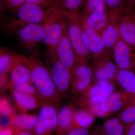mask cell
Returning <instances> with one entry per match:
<instances>
[{
	"label": "cell",
	"instance_id": "cell-34",
	"mask_svg": "<svg viewBox=\"0 0 135 135\" xmlns=\"http://www.w3.org/2000/svg\"><path fill=\"white\" fill-rule=\"evenodd\" d=\"M25 3H30L40 6L44 8H48L53 4L54 0H24Z\"/></svg>",
	"mask_w": 135,
	"mask_h": 135
},
{
	"label": "cell",
	"instance_id": "cell-4",
	"mask_svg": "<svg viewBox=\"0 0 135 135\" xmlns=\"http://www.w3.org/2000/svg\"><path fill=\"white\" fill-rule=\"evenodd\" d=\"M64 21L63 12L55 4L53 3L47 8L43 21L46 50L55 52L62 35Z\"/></svg>",
	"mask_w": 135,
	"mask_h": 135
},
{
	"label": "cell",
	"instance_id": "cell-31",
	"mask_svg": "<svg viewBox=\"0 0 135 135\" xmlns=\"http://www.w3.org/2000/svg\"><path fill=\"white\" fill-rule=\"evenodd\" d=\"M120 119L124 123H129L135 122V104L129 105L122 112Z\"/></svg>",
	"mask_w": 135,
	"mask_h": 135
},
{
	"label": "cell",
	"instance_id": "cell-41",
	"mask_svg": "<svg viewBox=\"0 0 135 135\" xmlns=\"http://www.w3.org/2000/svg\"><path fill=\"white\" fill-rule=\"evenodd\" d=\"M133 69L135 70V51H134L133 55Z\"/></svg>",
	"mask_w": 135,
	"mask_h": 135
},
{
	"label": "cell",
	"instance_id": "cell-35",
	"mask_svg": "<svg viewBox=\"0 0 135 135\" xmlns=\"http://www.w3.org/2000/svg\"><path fill=\"white\" fill-rule=\"evenodd\" d=\"M88 129L85 128H75L70 129L64 135H89Z\"/></svg>",
	"mask_w": 135,
	"mask_h": 135
},
{
	"label": "cell",
	"instance_id": "cell-10",
	"mask_svg": "<svg viewBox=\"0 0 135 135\" xmlns=\"http://www.w3.org/2000/svg\"><path fill=\"white\" fill-rule=\"evenodd\" d=\"M110 51L94 57V67L92 72L96 82L116 79L118 70V66L111 60Z\"/></svg>",
	"mask_w": 135,
	"mask_h": 135
},
{
	"label": "cell",
	"instance_id": "cell-29",
	"mask_svg": "<svg viewBox=\"0 0 135 135\" xmlns=\"http://www.w3.org/2000/svg\"><path fill=\"white\" fill-rule=\"evenodd\" d=\"M10 87H12V90H16L17 92L23 94L36 96L40 97L37 89L32 83H18L13 84Z\"/></svg>",
	"mask_w": 135,
	"mask_h": 135
},
{
	"label": "cell",
	"instance_id": "cell-18",
	"mask_svg": "<svg viewBox=\"0 0 135 135\" xmlns=\"http://www.w3.org/2000/svg\"><path fill=\"white\" fill-rule=\"evenodd\" d=\"M82 21L89 27L99 34L106 26L109 21L108 13L92 12L81 15Z\"/></svg>",
	"mask_w": 135,
	"mask_h": 135
},
{
	"label": "cell",
	"instance_id": "cell-30",
	"mask_svg": "<svg viewBox=\"0 0 135 135\" xmlns=\"http://www.w3.org/2000/svg\"><path fill=\"white\" fill-rule=\"evenodd\" d=\"M1 115L4 118L10 119L15 115V110L8 98L3 97L0 101Z\"/></svg>",
	"mask_w": 135,
	"mask_h": 135
},
{
	"label": "cell",
	"instance_id": "cell-2",
	"mask_svg": "<svg viewBox=\"0 0 135 135\" xmlns=\"http://www.w3.org/2000/svg\"><path fill=\"white\" fill-rule=\"evenodd\" d=\"M45 13L46 11L40 6L25 3L10 15L1 17V32L9 37L16 35L20 29L28 25L43 22Z\"/></svg>",
	"mask_w": 135,
	"mask_h": 135
},
{
	"label": "cell",
	"instance_id": "cell-9",
	"mask_svg": "<svg viewBox=\"0 0 135 135\" xmlns=\"http://www.w3.org/2000/svg\"><path fill=\"white\" fill-rule=\"evenodd\" d=\"M109 20L118 28L121 38L135 51V27L133 20L125 9L109 16Z\"/></svg>",
	"mask_w": 135,
	"mask_h": 135
},
{
	"label": "cell",
	"instance_id": "cell-33",
	"mask_svg": "<svg viewBox=\"0 0 135 135\" xmlns=\"http://www.w3.org/2000/svg\"><path fill=\"white\" fill-rule=\"evenodd\" d=\"M90 108L92 112L96 116L99 117H105L107 114L102 110L100 107V103H91Z\"/></svg>",
	"mask_w": 135,
	"mask_h": 135
},
{
	"label": "cell",
	"instance_id": "cell-38",
	"mask_svg": "<svg viewBox=\"0 0 135 135\" xmlns=\"http://www.w3.org/2000/svg\"><path fill=\"white\" fill-rule=\"evenodd\" d=\"M124 132V126L121 122L106 135H123Z\"/></svg>",
	"mask_w": 135,
	"mask_h": 135
},
{
	"label": "cell",
	"instance_id": "cell-19",
	"mask_svg": "<svg viewBox=\"0 0 135 135\" xmlns=\"http://www.w3.org/2000/svg\"><path fill=\"white\" fill-rule=\"evenodd\" d=\"M129 95H122L119 92H114L100 103L101 109L107 114L118 112L125 105V99H128L127 97Z\"/></svg>",
	"mask_w": 135,
	"mask_h": 135
},
{
	"label": "cell",
	"instance_id": "cell-17",
	"mask_svg": "<svg viewBox=\"0 0 135 135\" xmlns=\"http://www.w3.org/2000/svg\"><path fill=\"white\" fill-rule=\"evenodd\" d=\"M74 114L72 108L69 105L63 107L57 112L56 135H64L71 129Z\"/></svg>",
	"mask_w": 135,
	"mask_h": 135
},
{
	"label": "cell",
	"instance_id": "cell-13",
	"mask_svg": "<svg viewBox=\"0 0 135 135\" xmlns=\"http://www.w3.org/2000/svg\"><path fill=\"white\" fill-rule=\"evenodd\" d=\"M113 50L114 60L119 70H133L134 51L132 47L120 38Z\"/></svg>",
	"mask_w": 135,
	"mask_h": 135
},
{
	"label": "cell",
	"instance_id": "cell-14",
	"mask_svg": "<svg viewBox=\"0 0 135 135\" xmlns=\"http://www.w3.org/2000/svg\"><path fill=\"white\" fill-rule=\"evenodd\" d=\"M25 56L17 54L6 48L0 50V74H6L11 72L16 66L23 64Z\"/></svg>",
	"mask_w": 135,
	"mask_h": 135
},
{
	"label": "cell",
	"instance_id": "cell-24",
	"mask_svg": "<svg viewBox=\"0 0 135 135\" xmlns=\"http://www.w3.org/2000/svg\"><path fill=\"white\" fill-rule=\"evenodd\" d=\"M95 118L93 114L88 111L79 110L74 114L71 129L75 128L89 127L94 122Z\"/></svg>",
	"mask_w": 135,
	"mask_h": 135
},
{
	"label": "cell",
	"instance_id": "cell-32",
	"mask_svg": "<svg viewBox=\"0 0 135 135\" xmlns=\"http://www.w3.org/2000/svg\"><path fill=\"white\" fill-rule=\"evenodd\" d=\"M121 123L120 121L116 118H112L107 121L102 128L101 135H106Z\"/></svg>",
	"mask_w": 135,
	"mask_h": 135
},
{
	"label": "cell",
	"instance_id": "cell-1",
	"mask_svg": "<svg viewBox=\"0 0 135 135\" xmlns=\"http://www.w3.org/2000/svg\"><path fill=\"white\" fill-rule=\"evenodd\" d=\"M23 64L31 73L33 83L44 103H48L56 107L59 103V94L49 71L38 56H25Z\"/></svg>",
	"mask_w": 135,
	"mask_h": 135
},
{
	"label": "cell",
	"instance_id": "cell-11",
	"mask_svg": "<svg viewBox=\"0 0 135 135\" xmlns=\"http://www.w3.org/2000/svg\"><path fill=\"white\" fill-rule=\"evenodd\" d=\"M82 28L83 41L88 49L92 54L93 58L103 55L108 51L105 49L100 35L88 26L82 20Z\"/></svg>",
	"mask_w": 135,
	"mask_h": 135
},
{
	"label": "cell",
	"instance_id": "cell-8",
	"mask_svg": "<svg viewBox=\"0 0 135 135\" xmlns=\"http://www.w3.org/2000/svg\"><path fill=\"white\" fill-rule=\"evenodd\" d=\"M55 53L58 60L70 70L72 74L80 65L68 36L64 15L62 35L57 46Z\"/></svg>",
	"mask_w": 135,
	"mask_h": 135
},
{
	"label": "cell",
	"instance_id": "cell-5",
	"mask_svg": "<svg viewBox=\"0 0 135 135\" xmlns=\"http://www.w3.org/2000/svg\"><path fill=\"white\" fill-rule=\"evenodd\" d=\"M45 65L50 73L59 94L61 96L71 87V73L58 60L55 52L45 50Z\"/></svg>",
	"mask_w": 135,
	"mask_h": 135
},
{
	"label": "cell",
	"instance_id": "cell-20",
	"mask_svg": "<svg viewBox=\"0 0 135 135\" xmlns=\"http://www.w3.org/2000/svg\"><path fill=\"white\" fill-rule=\"evenodd\" d=\"M38 116L24 113L15 115L10 119L8 126L23 130L33 131L38 122Z\"/></svg>",
	"mask_w": 135,
	"mask_h": 135
},
{
	"label": "cell",
	"instance_id": "cell-40",
	"mask_svg": "<svg viewBox=\"0 0 135 135\" xmlns=\"http://www.w3.org/2000/svg\"><path fill=\"white\" fill-rule=\"evenodd\" d=\"M126 135H135V122L131 126Z\"/></svg>",
	"mask_w": 135,
	"mask_h": 135
},
{
	"label": "cell",
	"instance_id": "cell-23",
	"mask_svg": "<svg viewBox=\"0 0 135 135\" xmlns=\"http://www.w3.org/2000/svg\"><path fill=\"white\" fill-rule=\"evenodd\" d=\"M24 83H32L31 73L24 64H20L14 67L11 72L9 86Z\"/></svg>",
	"mask_w": 135,
	"mask_h": 135
},
{
	"label": "cell",
	"instance_id": "cell-39",
	"mask_svg": "<svg viewBox=\"0 0 135 135\" xmlns=\"http://www.w3.org/2000/svg\"><path fill=\"white\" fill-rule=\"evenodd\" d=\"M13 135H35L33 131H30L15 128Z\"/></svg>",
	"mask_w": 135,
	"mask_h": 135
},
{
	"label": "cell",
	"instance_id": "cell-27",
	"mask_svg": "<svg viewBox=\"0 0 135 135\" xmlns=\"http://www.w3.org/2000/svg\"><path fill=\"white\" fill-rule=\"evenodd\" d=\"M25 3L24 0H0L1 16L13 13Z\"/></svg>",
	"mask_w": 135,
	"mask_h": 135
},
{
	"label": "cell",
	"instance_id": "cell-6",
	"mask_svg": "<svg viewBox=\"0 0 135 135\" xmlns=\"http://www.w3.org/2000/svg\"><path fill=\"white\" fill-rule=\"evenodd\" d=\"M20 47L30 56H38L40 46L44 42L43 22L31 24L20 29L16 35Z\"/></svg>",
	"mask_w": 135,
	"mask_h": 135
},
{
	"label": "cell",
	"instance_id": "cell-36",
	"mask_svg": "<svg viewBox=\"0 0 135 135\" xmlns=\"http://www.w3.org/2000/svg\"><path fill=\"white\" fill-rule=\"evenodd\" d=\"M126 10L133 20L134 25L135 32V7L129 0L126 7Z\"/></svg>",
	"mask_w": 135,
	"mask_h": 135
},
{
	"label": "cell",
	"instance_id": "cell-12",
	"mask_svg": "<svg viewBox=\"0 0 135 135\" xmlns=\"http://www.w3.org/2000/svg\"><path fill=\"white\" fill-rule=\"evenodd\" d=\"M93 72L87 65L77 66L72 74L71 87L73 94L82 93L89 87L92 81Z\"/></svg>",
	"mask_w": 135,
	"mask_h": 135
},
{
	"label": "cell",
	"instance_id": "cell-7",
	"mask_svg": "<svg viewBox=\"0 0 135 135\" xmlns=\"http://www.w3.org/2000/svg\"><path fill=\"white\" fill-rule=\"evenodd\" d=\"M56 107L52 104L43 103L38 114V120L33 131L35 135H52L57 123Z\"/></svg>",
	"mask_w": 135,
	"mask_h": 135
},
{
	"label": "cell",
	"instance_id": "cell-42",
	"mask_svg": "<svg viewBox=\"0 0 135 135\" xmlns=\"http://www.w3.org/2000/svg\"><path fill=\"white\" fill-rule=\"evenodd\" d=\"M135 7V0H129Z\"/></svg>",
	"mask_w": 135,
	"mask_h": 135
},
{
	"label": "cell",
	"instance_id": "cell-21",
	"mask_svg": "<svg viewBox=\"0 0 135 135\" xmlns=\"http://www.w3.org/2000/svg\"><path fill=\"white\" fill-rule=\"evenodd\" d=\"M116 79L126 93L135 96V74L132 70H119Z\"/></svg>",
	"mask_w": 135,
	"mask_h": 135
},
{
	"label": "cell",
	"instance_id": "cell-37",
	"mask_svg": "<svg viewBox=\"0 0 135 135\" xmlns=\"http://www.w3.org/2000/svg\"><path fill=\"white\" fill-rule=\"evenodd\" d=\"M15 128L12 126H1L0 135H13Z\"/></svg>",
	"mask_w": 135,
	"mask_h": 135
},
{
	"label": "cell",
	"instance_id": "cell-25",
	"mask_svg": "<svg viewBox=\"0 0 135 135\" xmlns=\"http://www.w3.org/2000/svg\"><path fill=\"white\" fill-rule=\"evenodd\" d=\"M84 0H54V3L65 12H79L84 5Z\"/></svg>",
	"mask_w": 135,
	"mask_h": 135
},
{
	"label": "cell",
	"instance_id": "cell-26",
	"mask_svg": "<svg viewBox=\"0 0 135 135\" xmlns=\"http://www.w3.org/2000/svg\"><path fill=\"white\" fill-rule=\"evenodd\" d=\"M82 12H81V15L92 12L108 13L103 0H84Z\"/></svg>",
	"mask_w": 135,
	"mask_h": 135
},
{
	"label": "cell",
	"instance_id": "cell-3",
	"mask_svg": "<svg viewBox=\"0 0 135 135\" xmlns=\"http://www.w3.org/2000/svg\"><path fill=\"white\" fill-rule=\"evenodd\" d=\"M62 11L65 17L68 36L79 64L80 65H86L91 58V54L83 38L81 12L79 11L68 13Z\"/></svg>",
	"mask_w": 135,
	"mask_h": 135
},
{
	"label": "cell",
	"instance_id": "cell-16",
	"mask_svg": "<svg viewBox=\"0 0 135 135\" xmlns=\"http://www.w3.org/2000/svg\"><path fill=\"white\" fill-rule=\"evenodd\" d=\"M12 95L17 106L24 112L36 109L44 103L39 97L23 94L14 90Z\"/></svg>",
	"mask_w": 135,
	"mask_h": 135
},
{
	"label": "cell",
	"instance_id": "cell-28",
	"mask_svg": "<svg viewBox=\"0 0 135 135\" xmlns=\"http://www.w3.org/2000/svg\"><path fill=\"white\" fill-rule=\"evenodd\" d=\"M106 5L109 16L124 9L129 0H103Z\"/></svg>",
	"mask_w": 135,
	"mask_h": 135
},
{
	"label": "cell",
	"instance_id": "cell-22",
	"mask_svg": "<svg viewBox=\"0 0 135 135\" xmlns=\"http://www.w3.org/2000/svg\"><path fill=\"white\" fill-rule=\"evenodd\" d=\"M99 34L105 48L108 50H113L114 46L121 38L117 27L110 20Z\"/></svg>",
	"mask_w": 135,
	"mask_h": 135
},
{
	"label": "cell",
	"instance_id": "cell-15",
	"mask_svg": "<svg viewBox=\"0 0 135 135\" xmlns=\"http://www.w3.org/2000/svg\"><path fill=\"white\" fill-rule=\"evenodd\" d=\"M114 85L109 80L98 81L90 89L88 94L91 103H101L113 94Z\"/></svg>",
	"mask_w": 135,
	"mask_h": 135
}]
</instances>
